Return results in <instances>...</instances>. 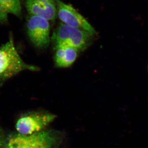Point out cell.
Returning a JSON list of instances; mask_svg holds the SVG:
<instances>
[{"instance_id": "3957f363", "label": "cell", "mask_w": 148, "mask_h": 148, "mask_svg": "<svg viewBox=\"0 0 148 148\" xmlns=\"http://www.w3.org/2000/svg\"><path fill=\"white\" fill-rule=\"evenodd\" d=\"M93 36L87 32L61 23L54 31L51 40L54 45H64L82 51L89 47Z\"/></svg>"}, {"instance_id": "30bf717a", "label": "cell", "mask_w": 148, "mask_h": 148, "mask_svg": "<svg viewBox=\"0 0 148 148\" xmlns=\"http://www.w3.org/2000/svg\"><path fill=\"white\" fill-rule=\"evenodd\" d=\"M8 14L0 5V24H7L8 23Z\"/></svg>"}, {"instance_id": "277c9868", "label": "cell", "mask_w": 148, "mask_h": 148, "mask_svg": "<svg viewBox=\"0 0 148 148\" xmlns=\"http://www.w3.org/2000/svg\"><path fill=\"white\" fill-rule=\"evenodd\" d=\"M56 115L44 112H32L21 115L16 121L15 128L22 135L40 132L56 118Z\"/></svg>"}, {"instance_id": "5b68a950", "label": "cell", "mask_w": 148, "mask_h": 148, "mask_svg": "<svg viewBox=\"0 0 148 148\" xmlns=\"http://www.w3.org/2000/svg\"><path fill=\"white\" fill-rule=\"evenodd\" d=\"M50 26L48 20L40 16L31 15L27 23V34L35 47L47 48L50 42Z\"/></svg>"}, {"instance_id": "8992f818", "label": "cell", "mask_w": 148, "mask_h": 148, "mask_svg": "<svg viewBox=\"0 0 148 148\" xmlns=\"http://www.w3.org/2000/svg\"><path fill=\"white\" fill-rule=\"evenodd\" d=\"M56 1L58 17L64 24L87 32L93 37L97 35L94 28L73 8L59 0Z\"/></svg>"}, {"instance_id": "ba28073f", "label": "cell", "mask_w": 148, "mask_h": 148, "mask_svg": "<svg viewBox=\"0 0 148 148\" xmlns=\"http://www.w3.org/2000/svg\"><path fill=\"white\" fill-rule=\"evenodd\" d=\"M54 61L56 66L67 68L71 66L77 57L79 51L74 48L64 45H55Z\"/></svg>"}, {"instance_id": "9c48e42d", "label": "cell", "mask_w": 148, "mask_h": 148, "mask_svg": "<svg viewBox=\"0 0 148 148\" xmlns=\"http://www.w3.org/2000/svg\"><path fill=\"white\" fill-rule=\"evenodd\" d=\"M0 5L7 12L21 17V7L20 0H0Z\"/></svg>"}, {"instance_id": "8fae6325", "label": "cell", "mask_w": 148, "mask_h": 148, "mask_svg": "<svg viewBox=\"0 0 148 148\" xmlns=\"http://www.w3.org/2000/svg\"><path fill=\"white\" fill-rule=\"evenodd\" d=\"M7 138L2 128L0 127V148H4Z\"/></svg>"}, {"instance_id": "7a4b0ae2", "label": "cell", "mask_w": 148, "mask_h": 148, "mask_svg": "<svg viewBox=\"0 0 148 148\" xmlns=\"http://www.w3.org/2000/svg\"><path fill=\"white\" fill-rule=\"evenodd\" d=\"M59 134L52 130H42L30 135L17 133L7 138L4 148H57Z\"/></svg>"}, {"instance_id": "6da1fadb", "label": "cell", "mask_w": 148, "mask_h": 148, "mask_svg": "<svg viewBox=\"0 0 148 148\" xmlns=\"http://www.w3.org/2000/svg\"><path fill=\"white\" fill-rule=\"evenodd\" d=\"M38 67L26 64L15 46L13 35L10 34L8 40L0 47V86L22 71H39Z\"/></svg>"}, {"instance_id": "52a82bcc", "label": "cell", "mask_w": 148, "mask_h": 148, "mask_svg": "<svg viewBox=\"0 0 148 148\" xmlns=\"http://www.w3.org/2000/svg\"><path fill=\"white\" fill-rule=\"evenodd\" d=\"M55 0H27L26 7L31 15L54 21L57 14Z\"/></svg>"}]
</instances>
